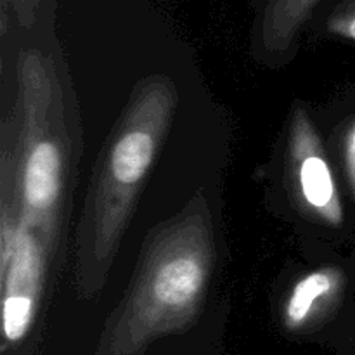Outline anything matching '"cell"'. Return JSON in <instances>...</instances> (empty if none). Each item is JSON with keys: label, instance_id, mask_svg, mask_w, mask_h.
Returning a JSON list of instances; mask_svg holds the SVG:
<instances>
[{"label": "cell", "instance_id": "1", "mask_svg": "<svg viewBox=\"0 0 355 355\" xmlns=\"http://www.w3.org/2000/svg\"><path fill=\"white\" fill-rule=\"evenodd\" d=\"M177 106L179 90L170 76H146L107 135L76 227L73 281L82 300L96 298L106 284Z\"/></svg>", "mask_w": 355, "mask_h": 355}, {"label": "cell", "instance_id": "2", "mask_svg": "<svg viewBox=\"0 0 355 355\" xmlns=\"http://www.w3.org/2000/svg\"><path fill=\"white\" fill-rule=\"evenodd\" d=\"M215 246L210 203L198 191L179 214L149 231L101 355H141L158 338L193 328L214 277Z\"/></svg>", "mask_w": 355, "mask_h": 355}, {"label": "cell", "instance_id": "3", "mask_svg": "<svg viewBox=\"0 0 355 355\" xmlns=\"http://www.w3.org/2000/svg\"><path fill=\"white\" fill-rule=\"evenodd\" d=\"M64 92L51 58L30 49L17 58L16 175L23 220L54 259L71 186V139Z\"/></svg>", "mask_w": 355, "mask_h": 355}, {"label": "cell", "instance_id": "4", "mask_svg": "<svg viewBox=\"0 0 355 355\" xmlns=\"http://www.w3.org/2000/svg\"><path fill=\"white\" fill-rule=\"evenodd\" d=\"M286 180L305 215L329 227L343 224V205L324 146L304 107L293 111L286 142Z\"/></svg>", "mask_w": 355, "mask_h": 355}, {"label": "cell", "instance_id": "5", "mask_svg": "<svg viewBox=\"0 0 355 355\" xmlns=\"http://www.w3.org/2000/svg\"><path fill=\"white\" fill-rule=\"evenodd\" d=\"M49 262L40 236L23 220L10 252L0 257L2 335L7 345H16L30 333L44 297Z\"/></svg>", "mask_w": 355, "mask_h": 355}, {"label": "cell", "instance_id": "6", "mask_svg": "<svg viewBox=\"0 0 355 355\" xmlns=\"http://www.w3.org/2000/svg\"><path fill=\"white\" fill-rule=\"evenodd\" d=\"M345 286V272L336 266L319 267L304 274L284 297L281 309L283 326L291 333L315 328L338 307Z\"/></svg>", "mask_w": 355, "mask_h": 355}, {"label": "cell", "instance_id": "7", "mask_svg": "<svg viewBox=\"0 0 355 355\" xmlns=\"http://www.w3.org/2000/svg\"><path fill=\"white\" fill-rule=\"evenodd\" d=\"M319 2L321 0H272L260 33L263 51L284 54Z\"/></svg>", "mask_w": 355, "mask_h": 355}, {"label": "cell", "instance_id": "8", "mask_svg": "<svg viewBox=\"0 0 355 355\" xmlns=\"http://www.w3.org/2000/svg\"><path fill=\"white\" fill-rule=\"evenodd\" d=\"M326 28L335 37L355 44V0H347L336 7L335 12L326 21Z\"/></svg>", "mask_w": 355, "mask_h": 355}, {"label": "cell", "instance_id": "9", "mask_svg": "<svg viewBox=\"0 0 355 355\" xmlns=\"http://www.w3.org/2000/svg\"><path fill=\"white\" fill-rule=\"evenodd\" d=\"M343 156H345V168L349 173V182L355 196V121L350 123L343 139Z\"/></svg>", "mask_w": 355, "mask_h": 355}]
</instances>
